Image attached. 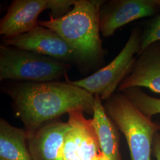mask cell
Returning <instances> with one entry per match:
<instances>
[{
    "label": "cell",
    "mask_w": 160,
    "mask_h": 160,
    "mask_svg": "<svg viewBox=\"0 0 160 160\" xmlns=\"http://www.w3.org/2000/svg\"><path fill=\"white\" fill-rule=\"evenodd\" d=\"M132 87H145L160 94V41L149 44L139 53L117 92Z\"/></svg>",
    "instance_id": "obj_9"
},
{
    "label": "cell",
    "mask_w": 160,
    "mask_h": 160,
    "mask_svg": "<svg viewBox=\"0 0 160 160\" xmlns=\"http://www.w3.org/2000/svg\"><path fill=\"white\" fill-rule=\"evenodd\" d=\"M3 45L54 58L69 64L78 65L74 51L63 38L51 29L38 25L28 33L2 37Z\"/></svg>",
    "instance_id": "obj_7"
},
{
    "label": "cell",
    "mask_w": 160,
    "mask_h": 160,
    "mask_svg": "<svg viewBox=\"0 0 160 160\" xmlns=\"http://www.w3.org/2000/svg\"><path fill=\"white\" fill-rule=\"evenodd\" d=\"M103 107L126 138L131 160H152V143L160 123L143 114L122 92L105 100Z\"/></svg>",
    "instance_id": "obj_3"
},
{
    "label": "cell",
    "mask_w": 160,
    "mask_h": 160,
    "mask_svg": "<svg viewBox=\"0 0 160 160\" xmlns=\"http://www.w3.org/2000/svg\"><path fill=\"white\" fill-rule=\"evenodd\" d=\"M122 92L149 118L152 119L153 116L160 114V98L149 96L141 88H129Z\"/></svg>",
    "instance_id": "obj_14"
},
{
    "label": "cell",
    "mask_w": 160,
    "mask_h": 160,
    "mask_svg": "<svg viewBox=\"0 0 160 160\" xmlns=\"http://www.w3.org/2000/svg\"><path fill=\"white\" fill-rule=\"evenodd\" d=\"M71 126L59 119L46 122L28 134V145L32 160H63L65 138Z\"/></svg>",
    "instance_id": "obj_10"
},
{
    "label": "cell",
    "mask_w": 160,
    "mask_h": 160,
    "mask_svg": "<svg viewBox=\"0 0 160 160\" xmlns=\"http://www.w3.org/2000/svg\"><path fill=\"white\" fill-rule=\"evenodd\" d=\"M75 2V0H47L46 10L51 11L50 17L60 18L72 10Z\"/></svg>",
    "instance_id": "obj_16"
},
{
    "label": "cell",
    "mask_w": 160,
    "mask_h": 160,
    "mask_svg": "<svg viewBox=\"0 0 160 160\" xmlns=\"http://www.w3.org/2000/svg\"><path fill=\"white\" fill-rule=\"evenodd\" d=\"M68 116L71 128L64 141L63 160H108L92 119H87L81 110L72 111Z\"/></svg>",
    "instance_id": "obj_6"
},
{
    "label": "cell",
    "mask_w": 160,
    "mask_h": 160,
    "mask_svg": "<svg viewBox=\"0 0 160 160\" xmlns=\"http://www.w3.org/2000/svg\"><path fill=\"white\" fill-rule=\"evenodd\" d=\"M141 49V30L139 26H137L132 30L125 45L110 63L84 78L72 81L67 77L65 80L93 95H98L105 101L117 92L120 82L128 74Z\"/></svg>",
    "instance_id": "obj_5"
},
{
    "label": "cell",
    "mask_w": 160,
    "mask_h": 160,
    "mask_svg": "<svg viewBox=\"0 0 160 160\" xmlns=\"http://www.w3.org/2000/svg\"><path fill=\"white\" fill-rule=\"evenodd\" d=\"M159 14L160 0L105 1L100 12V33L109 38L128 23Z\"/></svg>",
    "instance_id": "obj_8"
},
{
    "label": "cell",
    "mask_w": 160,
    "mask_h": 160,
    "mask_svg": "<svg viewBox=\"0 0 160 160\" xmlns=\"http://www.w3.org/2000/svg\"><path fill=\"white\" fill-rule=\"evenodd\" d=\"M105 1L75 0L72 10L60 18L40 20L38 24L59 34L74 51L78 66L97 68L104 62L106 51L100 38V12Z\"/></svg>",
    "instance_id": "obj_2"
},
{
    "label": "cell",
    "mask_w": 160,
    "mask_h": 160,
    "mask_svg": "<svg viewBox=\"0 0 160 160\" xmlns=\"http://www.w3.org/2000/svg\"><path fill=\"white\" fill-rule=\"evenodd\" d=\"M71 65L33 52L0 46V81L43 82L68 77Z\"/></svg>",
    "instance_id": "obj_4"
},
{
    "label": "cell",
    "mask_w": 160,
    "mask_h": 160,
    "mask_svg": "<svg viewBox=\"0 0 160 160\" xmlns=\"http://www.w3.org/2000/svg\"><path fill=\"white\" fill-rule=\"evenodd\" d=\"M139 26L141 30V51L149 44L160 41V14L145 21Z\"/></svg>",
    "instance_id": "obj_15"
},
{
    "label": "cell",
    "mask_w": 160,
    "mask_h": 160,
    "mask_svg": "<svg viewBox=\"0 0 160 160\" xmlns=\"http://www.w3.org/2000/svg\"><path fill=\"white\" fill-rule=\"evenodd\" d=\"M12 99L17 118L29 134L46 122L75 110L93 114L95 97L67 80L43 82H17L3 87Z\"/></svg>",
    "instance_id": "obj_1"
},
{
    "label": "cell",
    "mask_w": 160,
    "mask_h": 160,
    "mask_svg": "<svg viewBox=\"0 0 160 160\" xmlns=\"http://www.w3.org/2000/svg\"><path fill=\"white\" fill-rule=\"evenodd\" d=\"M47 0H14L0 22L2 37L28 33L38 24L40 13L46 10Z\"/></svg>",
    "instance_id": "obj_11"
},
{
    "label": "cell",
    "mask_w": 160,
    "mask_h": 160,
    "mask_svg": "<svg viewBox=\"0 0 160 160\" xmlns=\"http://www.w3.org/2000/svg\"><path fill=\"white\" fill-rule=\"evenodd\" d=\"M152 155L156 160H160V132L155 135L152 143Z\"/></svg>",
    "instance_id": "obj_17"
},
{
    "label": "cell",
    "mask_w": 160,
    "mask_h": 160,
    "mask_svg": "<svg viewBox=\"0 0 160 160\" xmlns=\"http://www.w3.org/2000/svg\"><path fill=\"white\" fill-rule=\"evenodd\" d=\"M28 132L0 119V160H32L28 145Z\"/></svg>",
    "instance_id": "obj_13"
},
{
    "label": "cell",
    "mask_w": 160,
    "mask_h": 160,
    "mask_svg": "<svg viewBox=\"0 0 160 160\" xmlns=\"http://www.w3.org/2000/svg\"><path fill=\"white\" fill-rule=\"evenodd\" d=\"M94 97L92 121L103 153L108 160H123L119 149L120 131L106 113L103 100L98 95Z\"/></svg>",
    "instance_id": "obj_12"
}]
</instances>
